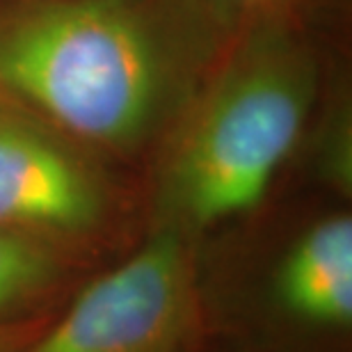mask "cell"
<instances>
[{"mask_svg": "<svg viewBox=\"0 0 352 352\" xmlns=\"http://www.w3.org/2000/svg\"><path fill=\"white\" fill-rule=\"evenodd\" d=\"M192 62L153 0H23L0 12V89L98 149L149 142L179 108Z\"/></svg>", "mask_w": 352, "mask_h": 352, "instance_id": "obj_1", "label": "cell"}, {"mask_svg": "<svg viewBox=\"0 0 352 352\" xmlns=\"http://www.w3.org/2000/svg\"><path fill=\"white\" fill-rule=\"evenodd\" d=\"M318 62L284 23L245 34L176 129L153 186V227L188 241L261 206L298 146Z\"/></svg>", "mask_w": 352, "mask_h": 352, "instance_id": "obj_2", "label": "cell"}, {"mask_svg": "<svg viewBox=\"0 0 352 352\" xmlns=\"http://www.w3.org/2000/svg\"><path fill=\"white\" fill-rule=\"evenodd\" d=\"M206 314L195 243L151 229L19 352H197Z\"/></svg>", "mask_w": 352, "mask_h": 352, "instance_id": "obj_3", "label": "cell"}, {"mask_svg": "<svg viewBox=\"0 0 352 352\" xmlns=\"http://www.w3.org/2000/svg\"><path fill=\"white\" fill-rule=\"evenodd\" d=\"M112 215V188L85 151L0 98V231L69 254L101 236Z\"/></svg>", "mask_w": 352, "mask_h": 352, "instance_id": "obj_4", "label": "cell"}, {"mask_svg": "<svg viewBox=\"0 0 352 352\" xmlns=\"http://www.w3.org/2000/svg\"><path fill=\"white\" fill-rule=\"evenodd\" d=\"M256 320L281 346L343 348L352 334V217L322 215L298 231L258 291Z\"/></svg>", "mask_w": 352, "mask_h": 352, "instance_id": "obj_5", "label": "cell"}, {"mask_svg": "<svg viewBox=\"0 0 352 352\" xmlns=\"http://www.w3.org/2000/svg\"><path fill=\"white\" fill-rule=\"evenodd\" d=\"M67 277L69 254L0 231V327L46 316Z\"/></svg>", "mask_w": 352, "mask_h": 352, "instance_id": "obj_6", "label": "cell"}, {"mask_svg": "<svg viewBox=\"0 0 352 352\" xmlns=\"http://www.w3.org/2000/svg\"><path fill=\"white\" fill-rule=\"evenodd\" d=\"M46 320H48V314L39 316V318L23 320V322L3 325V327H0V352H19L28 341L32 339L34 334L39 332L41 325H44Z\"/></svg>", "mask_w": 352, "mask_h": 352, "instance_id": "obj_7", "label": "cell"}, {"mask_svg": "<svg viewBox=\"0 0 352 352\" xmlns=\"http://www.w3.org/2000/svg\"><path fill=\"white\" fill-rule=\"evenodd\" d=\"M220 3H227V5H241V7H252V5L270 3V0H220Z\"/></svg>", "mask_w": 352, "mask_h": 352, "instance_id": "obj_8", "label": "cell"}]
</instances>
